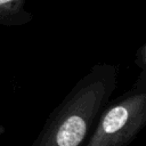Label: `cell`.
Wrapping results in <instances>:
<instances>
[{
    "label": "cell",
    "mask_w": 146,
    "mask_h": 146,
    "mask_svg": "<svg viewBox=\"0 0 146 146\" xmlns=\"http://www.w3.org/2000/svg\"><path fill=\"white\" fill-rule=\"evenodd\" d=\"M136 63L139 65L140 70H146V43H143L137 50Z\"/></svg>",
    "instance_id": "cell-4"
},
{
    "label": "cell",
    "mask_w": 146,
    "mask_h": 146,
    "mask_svg": "<svg viewBox=\"0 0 146 146\" xmlns=\"http://www.w3.org/2000/svg\"><path fill=\"white\" fill-rule=\"evenodd\" d=\"M119 70L95 64L49 114L31 146H84L117 83Z\"/></svg>",
    "instance_id": "cell-1"
},
{
    "label": "cell",
    "mask_w": 146,
    "mask_h": 146,
    "mask_svg": "<svg viewBox=\"0 0 146 146\" xmlns=\"http://www.w3.org/2000/svg\"><path fill=\"white\" fill-rule=\"evenodd\" d=\"M146 125V70L129 90L108 102L84 146H129Z\"/></svg>",
    "instance_id": "cell-2"
},
{
    "label": "cell",
    "mask_w": 146,
    "mask_h": 146,
    "mask_svg": "<svg viewBox=\"0 0 146 146\" xmlns=\"http://www.w3.org/2000/svg\"><path fill=\"white\" fill-rule=\"evenodd\" d=\"M26 0H0V25L22 26L33 19V14L25 9Z\"/></svg>",
    "instance_id": "cell-3"
}]
</instances>
